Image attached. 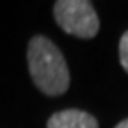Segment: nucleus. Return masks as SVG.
<instances>
[{"mask_svg": "<svg viewBox=\"0 0 128 128\" xmlns=\"http://www.w3.org/2000/svg\"><path fill=\"white\" fill-rule=\"evenodd\" d=\"M28 71L34 84L50 96L66 92L70 86V71L59 48L43 36H36L28 41L27 48Z\"/></svg>", "mask_w": 128, "mask_h": 128, "instance_id": "f257e3e1", "label": "nucleus"}, {"mask_svg": "<svg viewBox=\"0 0 128 128\" xmlns=\"http://www.w3.org/2000/svg\"><path fill=\"white\" fill-rule=\"evenodd\" d=\"M54 16L59 27L71 36L94 38L100 28V20L91 2L86 0H59L54 6Z\"/></svg>", "mask_w": 128, "mask_h": 128, "instance_id": "f03ea898", "label": "nucleus"}, {"mask_svg": "<svg viewBox=\"0 0 128 128\" xmlns=\"http://www.w3.org/2000/svg\"><path fill=\"white\" fill-rule=\"evenodd\" d=\"M48 128H98V121L89 112L68 108L60 110L48 119Z\"/></svg>", "mask_w": 128, "mask_h": 128, "instance_id": "7ed1b4c3", "label": "nucleus"}, {"mask_svg": "<svg viewBox=\"0 0 128 128\" xmlns=\"http://www.w3.org/2000/svg\"><path fill=\"white\" fill-rule=\"evenodd\" d=\"M119 60L123 70L128 73V30L121 36V41H119Z\"/></svg>", "mask_w": 128, "mask_h": 128, "instance_id": "20e7f679", "label": "nucleus"}, {"mask_svg": "<svg viewBox=\"0 0 128 128\" xmlns=\"http://www.w3.org/2000/svg\"><path fill=\"white\" fill-rule=\"evenodd\" d=\"M116 128H128V119H123V121H121Z\"/></svg>", "mask_w": 128, "mask_h": 128, "instance_id": "39448f33", "label": "nucleus"}]
</instances>
